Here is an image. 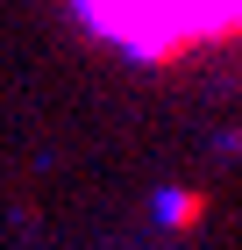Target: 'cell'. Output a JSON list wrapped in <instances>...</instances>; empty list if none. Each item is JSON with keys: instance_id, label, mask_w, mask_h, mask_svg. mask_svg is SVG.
I'll return each instance as SVG.
<instances>
[{"instance_id": "1", "label": "cell", "mask_w": 242, "mask_h": 250, "mask_svg": "<svg viewBox=\"0 0 242 250\" xmlns=\"http://www.w3.org/2000/svg\"><path fill=\"white\" fill-rule=\"evenodd\" d=\"M78 21L135 64H186L242 50V0H72Z\"/></svg>"}]
</instances>
